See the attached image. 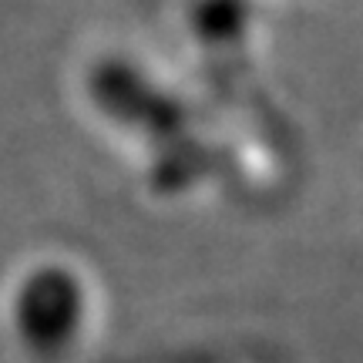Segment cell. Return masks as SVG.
I'll return each instance as SVG.
<instances>
[{"label":"cell","mask_w":363,"mask_h":363,"mask_svg":"<svg viewBox=\"0 0 363 363\" xmlns=\"http://www.w3.org/2000/svg\"><path fill=\"white\" fill-rule=\"evenodd\" d=\"M94 289L84 269L54 256L21 266L4 296L7 333L30 363L78 357L94 330Z\"/></svg>","instance_id":"cell-1"}]
</instances>
